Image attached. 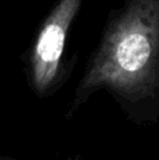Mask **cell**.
Returning <instances> with one entry per match:
<instances>
[{"mask_svg":"<svg viewBox=\"0 0 159 160\" xmlns=\"http://www.w3.org/2000/svg\"><path fill=\"white\" fill-rule=\"evenodd\" d=\"M99 90L134 124L159 121V0H126L111 13L65 118L72 119Z\"/></svg>","mask_w":159,"mask_h":160,"instance_id":"obj_1","label":"cell"},{"mask_svg":"<svg viewBox=\"0 0 159 160\" xmlns=\"http://www.w3.org/2000/svg\"><path fill=\"white\" fill-rule=\"evenodd\" d=\"M82 3L83 0H59L34 38L28 52L27 79L38 98L54 96L69 75L64 63L66 38Z\"/></svg>","mask_w":159,"mask_h":160,"instance_id":"obj_2","label":"cell"},{"mask_svg":"<svg viewBox=\"0 0 159 160\" xmlns=\"http://www.w3.org/2000/svg\"><path fill=\"white\" fill-rule=\"evenodd\" d=\"M0 160H18V159H14V158H10V156H0ZM68 160H85L83 158H79V156H75V158H70Z\"/></svg>","mask_w":159,"mask_h":160,"instance_id":"obj_3","label":"cell"}]
</instances>
